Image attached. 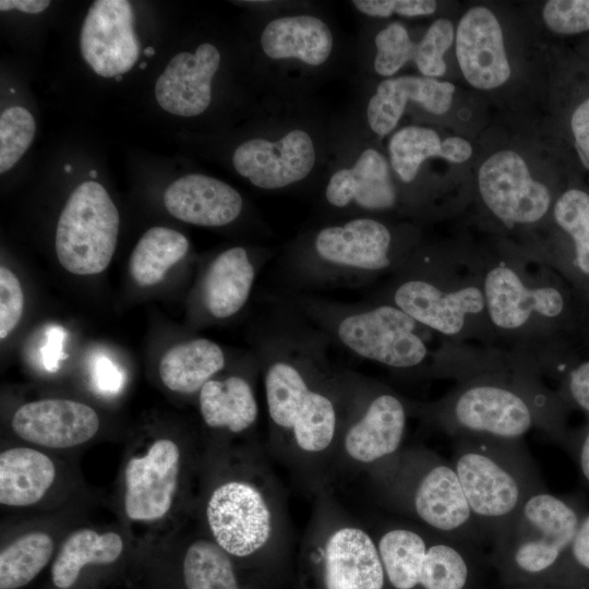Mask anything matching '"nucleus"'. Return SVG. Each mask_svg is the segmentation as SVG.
<instances>
[{"mask_svg":"<svg viewBox=\"0 0 589 589\" xmlns=\"http://www.w3.org/2000/svg\"><path fill=\"white\" fill-rule=\"evenodd\" d=\"M36 131L33 115L15 106L0 116V172L10 170L31 146Z\"/></svg>","mask_w":589,"mask_h":589,"instance_id":"f704fd0d","label":"nucleus"},{"mask_svg":"<svg viewBox=\"0 0 589 589\" xmlns=\"http://www.w3.org/2000/svg\"><path fill=\"white\" fill-rule=\"evenodd\" d=\"M543 20L554 33L572 35L589 31V0H551L543 8Z\"/></svg>","mask_w":589,"mask_h":589,"instance_id":"4c0bfd02","label":"nucleus"},{"mask_svg":"<svg viewBox=\"0 0 589 589\" xmlns=\"http://www.w3.org/2000/svg\"><path fill=\"white\" fill-rule=\"evenodd\" d=\"M144 55L146 57H153L155 55V49L153 47H146L144 49Z\"/></svg>","mask_w":589,"mask_h":589,"instance_id":"de8ad7c7","label":"nucleus"},{"mask_svg":"<svg viewBox=\"0 0 589 589\" xmlns=\"http://www.w3.org/2000/svg\"><path fill=\"white\" fill-rule=\"evenodd\" d=\"M260 43L269 59H297L317 67L330 57L334 37L329 26L320 17L296 14L269 21L261 34Z\"/></svg>","mask_w":589,"mask_h":589,"instance_id":"a878e982","label":"nucleus"},{"mask_svg":"<svg viewBox=\"0 0 589 589\" xmlns=\"http://www.w3.org/2000/svg\"><path fill=\"white\" fill-rule=\"evenodd\" d=\"M568 553L576 564L589 570V515L581 519Z\"/></svg>","mask_w":589,"mask_h":589,"instance_id":"37998d69","label":"nucleus"},{"mask_svg":"<svg viewBox=\"0 0 589 589\" xmlns=\"http://www.w3.org/2000/svg\"><path fill=\"white\" fill-rule=\"evenodd\" d=\"M284 297L330 342L356 357L396 370H413L428 359L421 324L388 302L357 303L308 293Z\"/></svg>","mask_w":589,"mask_h":589,"instance_id":"39448f33","label":"nucleus"},{"mask_svg":"<svg viewBox=\"0 0 589 589\" xmlns=\"http://www.w3.org/2000/svg\"><path fill=\"white\" fill-rule=\"evenodd\" d=\"M57 478L53 460L41 450L26 446L0 453V503L28 507L39 503Z\"/></svg>","mask_w":589,"mask_h":589,"instance_id":"bb28decb","label":"nucleus"},{"mask_svg":"<svg viewBox=\"0 0 589 589\" xmlns=\"http://www.w3.org/2000/svg\"><path fill=\"white\" fill-rule=\"evenodd\" d=\"M119 212L100 183L77 185L65 202L56 228L60 265L79 276L97 275L110 264L119 235Z\"/></svg>","mask_w":589,"mask_h":589,"instance_id":"9d476101","label":"nucleus"},{"mask_svg":"<svg viewBox=\"0 0 589 589\" xmlns=\"http://www.w3.org/2000/svg\"><path fill=\"white\" fill-rule=\"evenodd\" d=\"M182 574L185 589H240L233 557L208 536L189 543Z\"/></svg>","mask_w":589,"mask_h":589,"instance_id":"7c9ffc66","label":"nucleus"},{"mask_svg":"<svg viewBox=\"0 0 589 589\" xmlns=\"http://www.w3.org/2000/svg\"><path fill=\"white\" fill-rule=\"evenodd\" d=\"M24 311V292L16 274L0 267V339L5 340L19 325Z\"/></svg>","mask_w":589,"mask_h":589,"instance_id":"58836bf2","label":"nucleus"},{"mask_svg":"<svg viewBox=\"0 0 589 589\" xmlns=\"http://www.w3.org/2000/svg\"><path fill=\"white\" fill-rule=\"evenodd\" d=\"M580 521L568 501L538 490L492 539L495 556L521 576H540L569 551Z\"/></svg>","mask_w":589,"mask_h":589,"instance_id":"1a4fd4ad","label":"nucleus"},{"mask_svg":"<svg viewBox=\"0 0 589 589\" xmlns=\"http://www.w3.org/2000/svg\"><path fill=\"white\" fill-rule=\"evenodd\" d=\"M327 336L285 297L266 301L255 334L268 449L312 496L329 486L350 400V371L328 358Z\"/></svg>","mask_w":589,"mask_h":589,"instance_id":"f257e3e1","label":"nucleus"},{"mask_svg":"<svg viewBox=\"0 0 589 589\" xmlns=\"http://www.w3.org/2000/svg\"><path fill=\"white\" fill-rule=\"evenodd\" d=\"M164 205L175 218L201 227H223L243 209L241 194L228 183L201 173L175 180L164 192Z\"/></svg>","mask_w":589,"mask_h":589,"instance_id":"4be33fe9","label":"nucleus"},{"mask_svg":"<svg viewBox=\"0 0 589 589\" xmlns=\"http://www.w3.org/2000/svg\"><path fill=\"white\" fill-rule=\"evenodd\" d=\"M49 4L48 0H1L0 10L3 12L16 9L24 13L37 14L45 11Z\"/></svg>","mask_w":589,"mask_h":589,"instance_id":"a18cd8bd","label":"nucleus"},{"mask_svg":"<svg viewBox=\"0 0 589 589\" xmlns=\"http://www.w3.org/2000/svg\"><path fill=\"white\" fill-rule=\"evenodd\" d=\"M145 68H146V63H145V62H142V63L140 64V69H145Z\"/></svg>","mask_w":589,"mask_h":589,"instance_id":"603ef678","label":"nucleus"},{"mask_svg":"<svg viewBox=\"0 0 589 589\" xmlns=\"http://www.w3.org/2000/svg\"><path fill=\"white\" fill-rule=\"evenodd\" d=\"M450 462L488 541L530 494L545 488L520 440L462 435L455 443Z\"/></svg>","mask_w":589,"mask_h":589,"instance_id":"423d86ee","label":"nucleus"},{"mask_svg":"<svg viewBox=\"0 0 589 589\" xmlns=\"http://www.w3.org/2000/svg\"><path fill=\"white\" fill-rule=\"evenodd\" d=\"M471 155V144L462 137L449 136L442 142L440 157L449 163H464Z\"/></svg>","mask_w":589,"mask_h":589,"instance_id":"c03bdc74","label":"nucleus"},{"mask_svg":"<svg viewBox=\"0 0 589 589\" xmlns=\"http://www.w3.org/2000/svg\"><path fill=\"white\" fill-rule=\"evenodd\" d=\"M267 256L237 245L218 253L205 267L199 285V302L213 321L229 320L250 300L255 280Z\"/></svg>","mask_w":589,"mask_h":589,"instance_id":"6ab92c4d","label":"nucleus"},{"mask_svg":"<svg viewBox=\"0 0 589 589\" xmlns=\"http://www.w3.org/2000/svg\"><path fill=\"white\" fill-rule=\"evenodd\" d=\"M224 372V371H223ZM219 373L197 394V405L204 425L221 437L249 435L260 416L255 392L256 363L247 372Z\"/></svg>","mask_w":589,"mask_h":589,"instance_id":"412c9836","label":"nucleus"},{"mask_svg":"<svg viewBox=\"0 0 589 589\" xmlns=\"http://www.w3.org/2000/svg\"><path fill=\"white\" fill-rule=\"evenodd\" d=\"M227 366V357L217 342L196 337L169 348L159 361V377L171 392L197 395L201 388Z\"/></svg>","mask_w":589,"mask_h":589,"instance_id":"cd10ccee","label":"nucleus"},{"mask_svg":"<svg viewBox=\"0 0 589 589\" xmlns=\"http://www.w3.org/2000/svg\"><path fill=\"white\" fill-rule=\"evenodd\" d=\"M442 141L430 128L409 125L398 130L389 140L390 164L401 181L409 183L423 161L440 157Z\"/></svg>","mask_w":589,"mask_h":589,"instance_id":"473e14b6","label":"nucleus"},{"mask_svg":"<svg viewBox=\"0 0 589 589\" xmlns=\"http://www.w3.org/2000/svg\"><path fill=\"white\" fill-rule=\"evenodd\" d=\"M124 550V541L116 531L99 532L81 528L71 532L60 546L51 567L58 589H69L88 564H111Z\"/></svg>","mask_w":589,"mask_h":589,"instance_id":"c85d7f7f","label":"nucleus"},{"mask_svg":"<svg viewBox=\"0 0 589 589\" xmlns=\"http://www.w3.org/2000/svg\"><path fill=\"white\" fill-rule=\"evenodd\" d=\"M350 400L336 447L329 488L339 476L366 474L404 448L408 407L385 386L350 371Z\"/></svg>","mask_w":589,"mask_h":589,"instance_id":"6e6552de","label":"nucleus"},{"mask_svg":"<svg viewBox=\"0 0 589 589\" xmlns=\"http://www.w3.org/2000/svg\"><path fill=\"white\" fill-rule=\"evenodd\" d=\"M453 23L447 19H438L425 32L416 45L413 60L423 76L436 77L446 71L444 55L455 40Z\"/></svg>","mask_w":589,"mask_h":589,"instance_id":"e433bc0d","label":"nucleus"},{"mask_svg":"<svg viewBox=\"0 0 589 589\" xmlns=\"http://www.w3.org/2000/svg\"><path fill=\"white\" fill-rule=\"evenodd\" d=\"M21 440L47 448L63 449L92 440L100 428L89 405L67 398H45L21 405L11 418Z\"/></svg>","mask_w":589,"mask_h":589,"instance_id":"f3484780","label":"nucleus"},{"mask_svg":"<svg viewBox=\"0 0 589 589\" xmlns=\"http://www.w3.org/2000/svg\"><path fill=\"white\" fill-rule=\"evenodd\" d=\"M570 125L580 161L589 170V98L574 110Z\"/></svg>","mask_w":589,"mask_h":589,"instance_id":"a19ab883","label":"nucleus"},{"mask_svg":"<svg viewBox=\"0 0 589 589\" xmlns=\"http://www.w3.org/2000/svg\"><path fill=\"white\" fill-rule=\"evenodd\" d=\"M315 160L314 142L302 129H292L276 141L250 139L232 155L235 170L263 190H278L302 181L313 170Z\"/></svg>","mask_w":589,"mask_h":589,"instance_id":"2eb2a0df","label":"nucleus"},{"mask_svg":"<svg viewBox=\"0 0 589 589\" xmlns=\"http://www.w3.org/2000/svg\"><path fill=\"white\" fill-rule=\"evenodd\" d=\"M81 53L93 71L103 77L129 72L140 56L132 5L125 0H97L83 22Z\"/></svg>","mask_w":589,"mask_h":589,"instance_id":"4468645a","label":"nucleus"},{"mask_svg":"<svg viewBox=\"0 0 589 589\" xmlns=\"http://www.w3.org/2000/svg\"><path fill=\"white\" fill-rule=\"evenodd\" d=\"M554 218L574 241L577 267L589 275V195L578 189L566 191L555 203Z\"/></svg>","mask_w":589,"mask_h":589,"instance_id":"72a5a7b5","label":"nucleus"},{"mask_svg":"<svg viewBox=\"0 0 589 589\" xmlns=\"http://www.w3.org/2000/svg\"><path fill=\"white\" fill-rule=\"evenodd\" d=\"M203 498L207 536L233 558L278 552L290 541L286 495L257 444L218 449Z\"/></svg>","mask_w":589,"mask_h":589,"instance_id":"f03ea898","label":"nucleus"},{"mask_svg":"<svg viewBox=\"0 0 589 589\" xmlns=\"http://www.w3.org/2000/svg\"><path fill=\"white\" fill-rule=\"evenodd\" d=\"M55 551L52 537L41 530L21 534L0 553V589L29 584L48 564Z\"/></svg>","mask_w":589,"mask_h":589,"instance_id":"2f4dec72","label":"nucleus"},{"mask_svg":"<svg viewBox=\"0 0 589 589\" xmlns=\"http://www.w3.org/2000/svg\"><path fill=\"white\" fill-rule=\"evenodd\" d=\"M301 554L321 589H384L387 580L371 528L349 513L332 488L314 495Z\"/></svg>","mask_w":589,"mask_h":589,"instance_id":"0eeeda50","label":"nucleus"},{"mask_svg":"<svg viewBox=\"0 0 589 589\" xmlns=\"http://www.w3.org/2000/svg\"><path fill=\"white\" fill-rule=\"evenodd\" d=\"M368 477L380 503L401 518L474 545L488 541L450 460L437 453L402 448Z\"/></svg>","mask_w":589,"mask_h":589,"instance_id":"7ed1b4c3","label":"nucleus"},{"mask_svg":"<svg viewBox=\"0 0 589 589\" xmlns=\"http://www.w3.org/2000/svg\"><path fill=\"white\" fill-rule=\"evenodd\" d=\"M483 294L491 321L506 329L522 326L533 313L556 317L564 308L557 289L529 288L508 266H496L486 274Z\"/></svg>","mask_w":589,"mask_h":589,"instance_id":"b1692460","label":"nucleus"},{"mask_svg":"<svg viewBox=\"0 0 589 589\" xmlns=\"http://www.w3.org/2000/svg\"><path fill=\"white\" fill-rule=\"evenodd\" d=\"M71 169H72L71 165H65V166H64V170H65L67 172H70Z\"/></svg>","mask_w":589,"mask_h":589,"instance_id":"8fccbe9b","label":"nucleus"},{"mask_svg":"<svg viewBox=\"0 0 589 589\" xmlns=\"http://www.w3.org/2000/svg\"><path fill=\"white\" fill-rule=\"evenodd\" d=\"M400 263L392 229L376 218L356 216L321 227L298 241L280 271L291 292L303 293L356 287Z\"/></svg>","mask_w":589,"mask_h":589,"instance_id":"20e7f679","label":"nucleus"},{"mask_svg":"<svg viewBox=\"0 0 589 589\" xmlns=\"http://www.w3.org/2000/svg\"><path fill=\"white\" fill-rule=\"evenodd\" d=\"M184 461L181 446L169 437L155 438L128 459L122 507L129 521L151 525L169 515L179 500Z\"/></svg>","mask_w":589,"mask_h":589,"instance_id":"f8f14e48","label":"nucleus"},{"mask_svg":"<svg viewBox=\"0 0 589 589\" xmlns=\"http://www.w3.org/2000/svg\"><path fill=\"white\" fill-rule=\"evenodd\" d=\"M579 467L584 478L589 482V432L584 437L579 453H578Z\"/></svg>","mask_w":589,"mask_h":589,"instance_id":"49530a36","label":"nucleus"},{"mask_svg":"<svg viewBox=\"0 0 589 589\" xmlns=\"http://www.w3.org/2000/svg\"><path fill=\"white\" fill-rule=\"evenodd\" d=\"M456 57L466 81L479 89L496 88L510 76L503 32L494 13L473 7L456 29Z\"/></svg>","mask_w":589,"mask_h":589,"instance_id":"a211bd4d","label":"nucleus"},{"mask_svg":"<svg viewBox=\"0 0 589 589\" xmlns=\"http://www.w3.org/2000/svg\"><path fill=\"white\" fill-rule=\"evenodd\" d=\"M478 183L488 208L508 226L538 221L551 205L549 189L531 177L514 151L490 156L479 169Z\"/></svg>","mask_w":589,"mask_h":589,"instance_id":"ddd939ff","label":"nucleus"},{"mask_svg":"<svg viewBox=\"0 0 589 589\" xmlns=\"http://www.w3.org/2000/svg\"><path fill=\"white\" fill-rule=\"evenodd\" d=\"M568 392L573 400L589 412V361L581 363L570 372Z\"/></svg>","mask_w":589,"mask_h":589,"instance_id":"79ce46f5","label":"nucleus"},{"mask_svg":"<svg viewBox=\"0 0 589 589\" xmlns=\"http://www.w3.org/2000/svg\"><path fill=\"white\" fill-rule=\"evenodd\" d=\"M89 176L94 179L97 177V171L96 170H91L89 171Z\"/></svg>","mask_w":589,"mask_h":589,"instance_id":"09e8293b","label":"nucleus"},{"mask_svg":"<svg viewBox=\"0 0 589 589\" xmlns=\"http://www.w3.org/2000/svg\"><path fill=\"white\" fill-rule=\"evenodd\" d=\"M115 80L118 81V82L122 81V75H117V76L115 77Z\"/></svg>","mask_w":589,"mask_h":589,"instance_id":"3c124183","label":"nucleus"},{"mask_svg":"<svg viewBox=\"0 0 589 589\" xmlns=\"http://www.w3.org/2000/svg\"><path fill=\"white\" fill-rule=\"evenodd\" d=\"M190 249L188 238L171 228H149L135 244L129 261L132 279L141 287L157 285L167 272L184 259Z\"/></svg>","mask_w":589,"mask_h":589,"instance_id":"c756f323","label":"nucleus"},{"mask_svg":"<svg viewBox=\"0 0 589 589\" xmlns=\"http://www.w3.org/2000/svg\"><path fill=\"white\" fill-rule=\"evenodd\" d=\"M352 4L361 13L375 17H388L394 13L404 16L429 15L437 7L431 0H356Z\"/></svg>","mask_w":589,"mask_h":589,"instance_id":"ea45409f","label":"nucleus"},{"mask_svg":"<svg viewBox=\"0 0 589 589\" xmlns=\"http://www.w3.org/2000/svg\"><path fill=\"white\" fill-rule=\"evenodd\" d=\"M404 276L396 281L387 302L440 334H458L466 316L481 312L485 305L483 291L478 287L445 291L420 272H406Z\"/></svg>","mask_w":589,"mask_h":589,"instance_id":"dca6fc26","label":"nucleus"},{"mask_svg":"<svg viewBox=\"0 0 589 589\" xmlns=\"http://www.w3.org/2000/svg\"><path fill=\"white\" fill-rule=\"evenodd\" d=\"M219 64L220 53L208 43L197 46L193 53L179 52L156 81L158 105L180 117L203 113L212 101V80Z\"/></svg>","mask_w":589,"mask_h":589,"instance_id":"aec40b11","label":"nucleus"},{"mask_svg":"<svg viewBox=\"0 0 589 589\" xmlns=\"http://www.w3.org/2000/svg\"><path fill=\"white\" fill-rule=\"evenodd\" d=\"M376 55L374 70L383 76H392L410 59H413L416 45L409 37L407 28L393 22L382 28L374 39Z\"/></svg>","mask_w":589,"mask_h":589,"instance_id":"c9c22d12","label":"nucleus"},{"mask_svg":"<svg viewBox=\"0 0 589 589\" xmlns=\"http://www.w3.org/2000/svg\"><path fill=\"white\" fill-rule=\"evenodd\" d=\"M324 194L335 208L370 213L389 211L398 201L388 163L374 148L361 152L351 167L335 171Z\"/></svg>","mask_w":589,"mask_h":589,"instance_id":"5701e85b","label":"nucleus"},{"mask_svg":"<svg viewBox=\"0 0 589 589\" xmlns=\"http://www.w3.org/2000/svg\"><path fill=\"white\" fill-rule=\"evenodd\" d=\"M449 432L462 435L521 440L541 414L516 386L481 382L460 389L445 402L429 408Z\"/></svg>","mask_w":589,"mask_h":589,"instance_id":"9b49d317","label":"nucleus"},{"mask_svg":"<svg viewBox=\"0 0 589 589\" xmlns=\"http://www.w3.org/2000/svg\"><path fill=\"white\" fill-rule=\"evenodd\" d=\"M455 86L426 76L401 75L382 81L366 107L371 130L384 136L400 120L409 100L434 115H444L453 103Z\"/></svg>","mask_w":589,"mask_h":589,"instance_id":"393cba45","label":"nucleus"}]
</instances>
